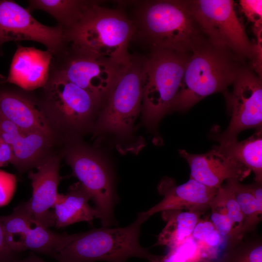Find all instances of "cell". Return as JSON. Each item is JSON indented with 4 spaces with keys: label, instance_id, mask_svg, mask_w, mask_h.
<instances>
[{
    "label": "cell",
    "instance_id": "d6986e66",
    "mask_svg": "<svg viewBox=\"0 0 262 262\" xmlns=\"http://www.w3.org/2000/svg\"><path fill=\"white\" fill-rule=\"evenodd\" d=\"M52 57L47 50L18 44L6 82L27 91L43 87L49 79Z\"/></svg>",
    "mask_w": 262,
    "mask_h": 262
},
{
    "label": "cell",
    "instance_id": "836d02e7",
    "mask_svg": "<svg viewBox=\"0 0 262 262\" xmlns=\"http://www.w3.org/2000/svg\"><path fill=\"white\" fill-rule=\"evenodd\" d=\"M13 262H45L41 259L36 257L34 255L31 254L27 257L21 259H16Z\"/></svg>",
    "mask_w": 262,
    "mask_h": 262
},
{
    "label": "cell",
    "instance_id": "d4e9b609",
    "mask_svg": "<svg viewBox=\"0 0 262 262\" xmlns=\"http://www.w3.org/2000/svg\"><path fill=\"white\" fill-rule=\"evenodd\" d=\"M227 185L231 190L244 217L242 234L253 232L262 221V200H257L252 195L248 184H241L235 180H227Z\"/></svg>",
    "mask_w": 262,
    "mask_h": 262
},
{
    "label": "cell",
    "instance_id": "277c9868",
    "mask_svg": "<svg viewBox=\"0 0 262 262\" xmlns=\"http://www.w3.org/2000/svg\"><path fill=\"white\" fill-rule=\"evenodd\" d=\"M242 62L229 50L208 41L196 48L187 63L174 111H186L209 95L225 92Z\"/></svg>",
    "mask_w": 262,
    "mask_h": 262
},
{
    "label": "cell",
    "instance_id": "f1b7e54d",
    "mask_svg": "<svg viewBox=\"0 0 262 262\" xmlns=\"http://www.w3.org/2000/svg\"><path fill=\"white\" fill-rule=\"evenodd\" d=\"M16 183L15 175L0 170V207L9 203L14 194Z\"/></svg>",
    "mask_w": 262,
    "mask_h": 262
},
{
    "label": "cell",
    "instance_id": "4fadbf2b",
    "mask_svg": "<svg viewBox=\"0 0 262 262\" xmlns=\"http://www.w3.org/2000/svg\"><path fill=\"white\" fill-rule=\"evenodd\" d=\"M33 41L42 44L52 55L66 44L65 31L37 21L27 9L11 0H0V46L8 41Z\"/></svg>",
    "mask_w": 262,
    "mask_h": 262
},
{
    "label": "cell",
    "instance_id": "1f68e13d",
    "mask_svg": "<svg viewBox=\"0 0 262 262\" xmlns=\"http://www.w3.org/2000/svg\"><path fill=\"white\" fill-rule=\"evenodd\" d=\"M14 155L11 147L0 137V167L13 164Z\"/></svg>",
    "mask_w": 262,
    "mask_h": 262
},
{
    "label": "cell",
    "instance_id": "cb8c5ba5",
    "mask_svg": "<svg viewBox=\"0 0 262 262\" xmlns=\"http://www.w3.org/2000/svg\"><path fill=\"white\" fill-rule=\"evenodd\" d=\"M94 0H31L27 10L44 11L52 16L58 26L66 31L82 18Z\"/></svg>",
    "mask_w": 262,
    "mask_h": 262
},
{
    "label": "cell",
    "instance_id": "7402d4cb",
    "mask_svg": "<svg viewBox=\"0 0 262 262\" xmlns=\"http://www.w3.org/2000/svg\"><path fill=\"white\" fill-rule=\"evenodd\" d=\"M202 213L185 210L162 212V218L166 224L158 236L156 245L165 246L170 249L180 247L191 237Z\"/></svg>",
    "mask_w": 262,
    "mask_h": 262
},
{
    "label": "cell",
    "instance_id": "4316f807",
    "mask_svg": "<svg viewBox=\"0 0 262 262\" xmlns=\"http://www.w3.org/2000/svg\"><path fill=\"white\" fill-rule=\"evenodd\" d=\"M243 239L227 244L218 262H262L261 238Z\"/></svg>",
    "mask_w": 262,
    "mask_h": 262
},
{
    "label": "cell",
    "instance_id": "52a82bcc",
    "mask_svg": "<svg viewBox=\"0 0 262 262\" xmlns=\"http://www.w3.org/2000/svg\"><path fill=\"white\" fill-rule=\"evenodd\" d=\"M42 88L39 102L54 128L81 132L90 126L102 105L97 97L53 72Z\"/></svg>",
    "mask_w": 262,
    "mask_h": 262
},
{
    "label": "cell",
    "instance_id": "f546056e",
    "mask_svg": "<svg viewBox=\"0 0 262 262\" xmlns=\"http://www.w3.org/2000/svg\"><path fill=\"white\" fill-rule=\"evenodd\" d=\"M253 31L256 37V42L253 43V56L251 68L262 78V27H253Z\"/></svg>",
    "mask_w": 262,
    "mask_h": 262
},
{
    "label": "cell",
    "instance_id": "30bf717a",
    "mask_svg": "<svg viewBox=\"0 0 262 262\" xmlns=\"http://www.w3.org/2000/svg\"><path fill=\"white\" fill-rule=\"evenodd\" d=\"M126 66L96 58L66 44L61 51L52 55L49 71L91 93L103 104Z\"/></svg>",
    "mask_w": 262,
    "mask_h": 262
},
{
    "label": "cell",
    "instance_id": "5bb4252c",
    "mask_svg": "<svg viewBox=\"0 0 262 262\" xmlns=\"http://www.w3.org/2000/svg\"><path fill=\"white\" fill-rule=\"evenodd\" d=\"M187 162L190 168V178L211 188L218 189L223 182L232 179L243 180L251 171L224 153L218 147L201 154L179 150Z\"/></svg>",
    "mask_w": 262,
    "mask_h": 262
},
{
    "label": "cell",
    "instance_id": "484cf974",
    "mask_svg": "<svg viewBox=\"0 0 262 262\" xmlns=\"http://www.w3.org/2000/svg\"><path fill=\"white\" fill-rule=\"evenodd\" d=\"M201 262H209L216 258L224 241L210 220H199L192 233Z\"/></svg>",
    "mask_w": 262,
    "mask_h": 262
},
{
    "label": "cell",
    "instance_id": "9a60e30c",
    "mask_svg": "<svg viewBox=\"0 0 262 262\" xmlns=\"http://www.w3.org/2000/svg\"><path fill=\"white\" fill-rule=\"evenodd\" d=\"M60 163L58 156L49 155L37 166V171L29 173L33 188L32 196L28 201L29 209L35 219L48 228L54 225L50 209L53 208L61 195L58 193Z\"/></svg>",
    "mask_w": 262,
    "mask_h": 262
},
{
    "label": "cell",
    "instance_id": "e0dca14e",
    "mask_svg": "<svg viewBox=\"0 0 262 262\" xmlns=\"http://www.w3.org/2000/svg\"><path fill=\"white\" fill-rule=\"evenodd\" d=\"M0 137L11 147L13 164L20 172L37 166L48 156L56 136L41 132L26 133L0 117Z\"/></svg>",
    "mask_w": 262,
    "mask_h": 262
},
{
    "label": "cell",
    "instance_id": "5b68a950",
    "mask_svg": "<svg viewBox=\"0 0 262 262\" xmlns=\"http://www.w3.org/2000/svg\"><path fill=\"white\" fill-rule=\"evenodd\" d=\"M190 55L160 49L144 57L141 112L147 127L154 129L166 114L174 111Z\"/></svg>",
    "mask_w": 262,
    "mask_h": 262
},
{
    "label": "cell",
    "instance_id": "603a6c76",
    "mask_svg": "<svg viewBox=\"0 0 262 262\" xmlns=\"http://www.w3.org/2000/svg\"><path fill=\"white\" fill-rule=\"evenodd\" d=\"M218 147L224 153L253 171L256 182L262 183V129L245 140L221 142Z\"/></svg>",
    "mask_w": 262,
    "mask_h": 262
},
{
    "label": "cell",
    "instance_id": "7c38bea8",
    "mask_svg": "<svg viewBox=\"0 0 262 262\" xmlns=\"http://www.w3.org/2000/svg\"><path fill=\"white\" fill-rule=\"evenodd\" d=\"M6 242L17 253L27 249L54 257L69 242L71 234L50 230L34 217L28 201L16 206L13 212L0 216Z\"/></svg>",
    "mask_w": 262,
    "mask_h": 262
},
{
    "label": "cell",
    "instance_id": "8992f818",
    "mask_svg": "<svg viewBox=\"0 0 262 262\" xmlns=\"http://www.w3.org/2000/svg\"><path fill=\"white\" fill-rule=\"evenodd\" d=\"M143 58L132 56L108 93L97 115L95 134H109L119 140L132 135L142 110Z\"/></svg>",
    "mask_w": 262,
    "mask_h": 262
},
{
    "label": "cell",
    "instance_id": "2e32d148",
    "mask_svg": "<svg viewBox=\"0 0 262 262\" xmlns=\"http://www.w3.org/2000/svg\"><path fill=\"white\" fill-rule=\"evenodd\" d=\"M218 189L207 187L190 178L186 182L178 185L173 180L166 178L158 187L159 193L164 196L163 199L143 212L148 218L155 213L167 210L203 213L210 208Z\"/></svg>",
    "mask_w": 262,
    "mask_h": 262
},
{
    "label": "cell",
    "instance_id": "ba28073f",
    "mask_svg": "<svg viewBox=\"0 0 262 262\" xmlns=\"http://www.w3.org/2000/svg\"><path fill=\"white\" fill-rule=\"evenodd\" d=\"M203 33L212 45L232 52L243 61L251 60L253 43L235 11L231 0H188Z\"/></svg>",
    "mask_w": 262,
    "mask_h": 262
},
{
    "label": "cell",
    "instance_id": "4dcf8cb0",
    "mask_svg": "<svg viewBox=\"0 0 262 262\" xmlns=\"http://www.w3.org/2000/svg\"><path fill=\"white\" fill-rule=\"evenodd\" d=\"M17 253L8 245L0 217V262H13L17 259Z\"/></svg>",
    "mask_w": 262,
    "mask_h": 262
},
{
    "label": "cell",
    "instance_id": "7a4b0ae2",
    "mask_svg": "<svg viewBox=\"0 0 262 262\" xmlns=\"http://www.w3.org/2000/svg\"><path fill=\"white\" fill-rule=\"evenodd\" d=\"M135 31L133 20L122 11L95 1L79 21L65 31V37L76 51L125 66L131 59L128 47Z\"/></svg>",
    "mask_w": 262,
    "mask_h": 262
},
{
    "label": "cell",
    "instance_id": "ffe728a7",
    "mask_svg": "<svg viewBox=\"0 0 262 262\" xmlns=\"http://www.w3.org/2000/svg\"><path fill=\"white\" fill-rule=\"evenodd\" d=\"M211 221L226 244L242 239L244 217L230 189L221 185L212 201Z\"/></svg>",
    "mask_w": 262,
    "mask_h": 262
},
{
    "label": "cell",
    "instance_id": "3957f363",
    "mask_svg": "<svg viewBox=\"0 0 262 262\" xmlns=\"http://www.w3.org/2000/svg\"><path fill=\"white\" fill-rule=\"evenodd\" d=\"M148 219L141 212L125 227H102L72 234L69 242L53 258L58 262H125L134 257L156 262L162 256L150 253L139 241L141 226Z\"/></svg>",
    "mask_w": 262,
    "mask_h": 262
},
{
    "label": "cell",
    "instance_id": "6da1fadb",
    "mask_svg": "<svg viewBox=\"0 0 262 262\" xmlns=\"http://www.w3.org/2000/svg\"><path fill=\"white\" fill-rule=\"evenodd\" d=\"M135 37L150 50L191 54L207 42L188 0L135 1Z\"/></svg>",
    "mask_w": 262,
    "mask_h": 262
},
{
    "label": "cell",
    "instance_id": "d6a6232c",
    "mask_svg": "<svg viewBox=\"0 0 262 262\" xmlns=\"http://www.w3.org/2000/svg\"><path fill=\"white\" fill-rule=\"evenodd\" d=\"M156 262H187L182 255L177 250H170L165 256H162L161 259Z\"/></svg>",
    "mask_w": 262,
    "mask_h": 262
},
{
    "label": "cell",
    "instance_id": "9c48e42d",
    "mask_svg": "<svg viewBox=\"0 0 262 262\" xmlns=\"http://www.w3.org/2000/svg\"><path fill=\"white\" fill-rule=\"evenodd\" d=\"M65 155L73 175L90 194L102 227L110 226L116 200L108 166L95 150L76 141H71Z\"/></svg>",
    "mask_w": 262,
    "mask_h": 262
},
{
    "label": "cell",
    "instance_id": "8fae6325",
    "mask_svg": "<svg viewBox=\"0 0 262 262\" xmlns=\"http://www.w3.org/2000/svg\"><path fill=\"white\" fill-rule=\"evenodd\" d=\"M232 84V92L225 96L231 120L216 137L219 143L236 140L240 132L248 129H262V78L250 67L242 66Z\"/></svg>",
    "mask_w": 262,
    "mask_h": 262
},
{
    "label": "cell",
    "instance_id": "83f0119b",
    "mask_svg": "<svg viewBox=\"0 0 262 262\" xmlns=\"http://www.w3.org/2000/svg\"><path fill=\"white\" fill-rule=\"evenodd\" d=\"M242 12L253 26H262V0H241L239 1Z\"/></svg>",
    "mask_w": 262,
    "mask_h": 262
},
{
    "label": "cell",
    "instance_id": "ac0fdd59",
    "mask_svg": "<svg viewBox=\"0 0 262 262\" xmlns=\"http://www.w3.org/2000/svg\"><path fill=\"white\" fill-rule=\"evenodd\" d=\"M0 117L25 132H41L56 136L55 130L39 101L24 93L0 91Z\"/></svg>",
    "mask_w": 262,
    "mask_h": 262
},
{
    "label": "cell",
    "instance_id": "44dd1931",
    "mask_svg": "<svg viewBox=\"0 0 262 262\" xmlns=\"http://www.w3.org/2000/svg\"><path fill=\"white\" fill-rule=\"evenodd\" d=\"M91 198L89 193L80 182L72 184L66 194L60 195L53 207L54 226L61 228L82 221L91 223L98 214L88 204Z\"/></svg>",
    "mask_w": 262,
    "mask_h": 262
}]
</instances>
